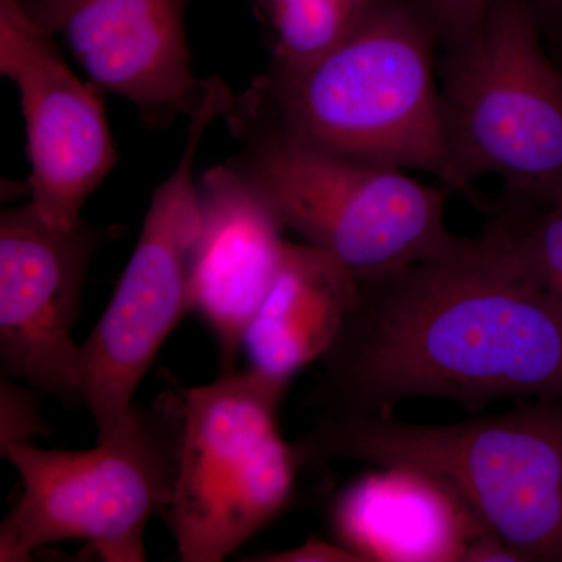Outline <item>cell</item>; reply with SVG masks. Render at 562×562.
<instances>
[{
  "label": "cell",
  "instance_id": "19",
  "mask_svg": "<svg viewBox=\"0 0 562 562\" xmlns=\"http://www.w3.org/2000/svg\"><path fill=\"white\" fill-rule=\"evenodd\" d=\"M254 561L268 562H362L358 554L351 552L341 543L322 541V539L310 538L308 541L295 549L283 550L260 554Z\"/></svg>",
  "mask_w": 562,
  "mask_h": 562
},
{
  "label": "cell",
  "instance_id": "8",
  "mask_svg": "<svg viewBox=\"0 0 562 562\" xmlns=\"http://www.w3.org/2000/svg\"><path fill=\"white\" fill-rule=\"evenodd\" d=\"M231 90L214 79L190 116L187 144L176 171L151 198L139 241L94 330L81 344L77 394L90 409L98 442L120 430L136 387L176 325L190 313V254L201 210L192 171L203 133L233 109Z\"/></svg>",
  "mask_w": 562,
  "mask_h": 562
},
{
  "label": "cell",
  "instance_id": "9",
  "mask_svg": "<svg viewBox=\"0 0 562 562\" xmlns=\"http://www.w3.org/2000/svg\"><path fill=\"white\" fill-rule=\"evenodd\" d=\"M101 232L57 227L33 203L0 217V360L3 375L74 403L79 350L72 328Z\"/></svg>",
  "mask_w": 562,
  "mask_h": 562
},
{
  "label": "cell",
  "instance_id": "4",
  "mask_svg": "<svg viewBox=\"0 0 562 562\" xmlns=\"http://www.w3.org/2000/svg\"><path fill=\"white\" fill-rule=\"evenodd\" d=\"M227 117L246 140L232 168L283 227L335 257L355 279H382L452 257L471 243L447 225L442 192L403 169L322 149L273 122Z\"/></svg>",
  "mask_w": 562,
  "mask_h": 562
},
{
  "label": "cell",
  "instance_id": "13",
  "mask_svg": "<svg viewBox=\"0 0 562 562\" xmlns=\"http://www.w3.org/2000/svg\"><path fill=\"white\" fill-rule=\"evenodd\" d=\"M339 543L369 561H462L487 535L468 506L435 480L380 468L350 484L331 508Z\"/></svg>",
  "mask_w": 562,
  "mask_h": 562
},
{
  "label": "cell",
  "instance_id": "18",
  "mask_svg": "<svg viewBox=\"0 0 562 562\" xmlns=\"http://www.w3.org/2000/svg\"><path fill=\"white\" fill-rule=\"evenodd\" d=\"M438 40L460 46L479 31L494 0H419Z\"/></svg>",
  "mask_w": 562,
  "mask_h": 562
},
{
  "label": "cell",
  "instance_id": "14",
  "mask_svg": "<svg viewBox=\"0 0 562 562\" xmlns=\"http://www.w3.org/2000/svg\"><path fill=\"white\" fill-rule=\"evenodd\" d=\"M357 292L353 273L310 244L284 243L279 271L243 335L250 369L290 383L338 338Z\"/></svg>",
  "mask_w": 562,
  "mask_h": 562
},
{
  "label": "cell",
  "instance_id": "11",
  "mask_svg": "<svg viewBox=\"0 0 562 562\" xmlns=\"http://www.w3.org/2000/svg\"><path fill=\"white\" fill-rule=\"evenodd\" d=\"M61 33L92 80L131 101L154 127L201 106L213 79H195L184 32L188 0H21Z\"/></svg>",
  "mask_w": 562,
  "mask_h": 562
},
{
  "label": "cell",
  "instance_id": "5",
  "mask_svg": "<svg viewBox=\"0 0 562 562\" xmlns=\"http://www.w3.org/2000/svg\"><path fill=\"white\" fill-rule=\"evenodd\" d=\"M184 405L166 391L132 405L113 438L83 452L10 446L22 495L0 527V561L22 562L47 543L79 539L106 562L146 561L147 524L166 517L179 476Z\"/></svg>",
  "mask_w": 562,
  "mask_h": 562
},
{
  "label": "cell",
  "instance_id": "15",
  "mask_svg": "<svg viewBox=\"0 0 562 562\" xmlns=\"http://www.w3.org/2000/svg\"><path fill=\"white\" fill-rule=\"evenodd\" d=\"M373 0H258L273 32V69L299 70L349 38Z\"/></svg>",
  "mask_w": 562,
  "mask_h": 562
},
{
  "label": "cell",
  "instance_id": "20",
  "mask_svg": "<svg viewBox=\"0 0 562 562\" xmlns=\"http://www.w3.org/2000/svg\"><path fill=\"white\" fill-rule=\"evenodd\" d=\"M532 9L538 14V20H562V0H530Z\"/></svg>",
  "mask_w": 562,
  "mask_h": 562
},
{
  "label": "cell",
  "instance_id": "12",
  "mask_svg": "<svg viewBox=\"0 0 562 562\" xmlns=\"http://www.w3.org/2000/svg\"><path fill=\"white\" fill-rule=\"evenodd\" d=\"M198 236L190 254V310L209 325L225 366L279 271L284 243L279 217L231 165L205 173Z\"/></svg>",
  "mask_w": 562,
  "mask_h": 562
},
{
  "label": "cell",
  "instance_id": "7",
  "mask_svg": "<svg viewBox=\"0 0 562 562\" xmlns=\"http://www.w3.org/2000/svg\"><path fill=\"white\" fill-rule=\"evenodd\" d=\"M286 386L247 369L183 391L179 476L165 517L181 561L224 560L290 502L301 465L277 424Z\"/></svg>",
  "mask_w": 562,
  "mask_h": 562
},
{
  "label": "cell",
  "instance_id": "16",
  "mask_svg": "<svg viewBox=\"0 0 562 562\" xmlns=\"http://www.w3.org/2000/svg\"><path fill=\"white\" fill-rule=\"evenodd\" d=\"M536 206L530 216L497 222L562 310V199Z\"/></svg>",
  "mask_w": 562,
  "mask_h": 562
},
{
  "label": "cell",
  "instance_id": "3",
  "mask_svg": "<svg viewBox=\"0 0 562 562\" xmlns=\"http://www.w3.org/2000/svg\"><path fill=\"white\" fill-rule=\"evenodd\" d=\"M292 447L301 468L358 461L419 472L522 562H562V401L442 425L391 414L316 416Z\"/></svg>",
  "mask_w": 562,
  "mask_h": 562
},
{
  "label": "cell",
  "instance_id": "2",
  "mask_svg": "<svg viewBox=\"0 0 562 562\" xmlns=\"http://www.w3.org/2000/svg\"><path fill=\"white\" fill-rule=\"evenodd\" d=\"M436 40L419 0H373L338 47L303 69L272 68L228 113L273 122L344 157L449 184Z\"/></svg>",
  "mask_w": 562,
  "mask_h": 562
},
{
  "label": "cell",
  "instance_id": "17",
  "mask_svg": "<svg viewBox=\"0 0 562 562\" xmlns=\"http://www.w3.org/2000/svg\"><path fill=\"white\" fill-rule=\"evenodd\" d=\"M40 391L14 383L2 376L0 383V450L10 446L31 443L33 438L49 435V427L41 414Z\"/></svg>",
  "mask_w": 562,
  "mask_h": 562
},
{
  "label": "cell",
  "instance_id": "6",
  "mask_svg": "<svg viewBox=\"0 0 562 562\" xmlns=\"http://www.w3.org/2000/svg\"><path fill=\"white\" fill-rule=\"evenodd\" d=\"M441 94L452 190L492 173L532 203L562 199V70L530 0L492 2L453 47Z\"/></svg>",
  "mask_w": 562,
  "mask_h": 562
},
{
  "label": "cell",
  "instance_id": "10",
  "mask_svg": "<svg viewBox=\"0 0 562 562\" xmlns=\"http://www.w3.org/2000/svg\"><path fill=\"white\" fill-rule=\"evenodd\" d=\"M0 72L20 90L32 203L49 224L72 227L117 161L101 98L68 68L21 0H0Z\"/></svg>",
  "mask_w": 562,
  "mask_h": 562
},
{
  "label": "cell",
  "instance_id": "1",
  "mask_svg": "<svg viewBox=\"0 0 562 562\" xmlns=\"http://www.w3.org/2000/svg\"><path fill=\"white\" fill-rule=\"evenodd\" d=\"M306 392L316 416L392 414L438 397L562 401V310L492 222L452 257L357 279L338 338Z\"/></svg>",
  "mask_w": 562,
  "mask_h": 562
},
{
  "label": "cell",
  "instance_id": "21",
  "mask_svg": "<svg viewBox=\"0 0 562 562\" xmlns=\"http://www.w3.org/2000/svg\"><path fill=\"white\" fill-rule=\"evenodd\" d=\"M255 2H258V0H255Z\"/></svg>",
  "mask_w": 562,
  "mask_h": 562
}]
</instances>
